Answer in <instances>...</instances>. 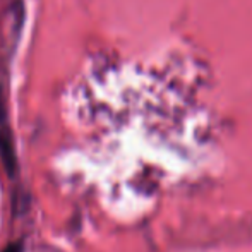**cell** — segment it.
<instances>
[{
	"label": "cell",
	"mask_w": 252,
	"mask_h": 252,
	"mask_svg": "<svg viewBox=\"0 0 252 252\" xmlns=\"http://www.w3.org/2000/svg\"><path fill=\"white\" fill-rule=\"evenodd\" d=\"M0 158L5 166V172L9 173V177H14L17 173V156H16V148H14V139L12 132L7 127L0 129Z\"/></svg>",
	"instance_id": "6da1fadb"
},
{
	"label": "cell",
	"mask_w": 252,
	"mask_h": 252,
	"mask_svg": "<svg viewBox=\"0 0 252 252\" xmlns=\"http://www.w3.org/2000/svg\"><path fill=\"white\" fill-rule=\"evenodd\" d=\"M2 252H23V242H21V240H17V242L7 244V246L3 247Z\"/></svg>",
	"instance_id": "7a4b0ae2"
},
{
	"label": "cell",
	"mask_w": 252,
	"mask_h": 252,
	"mask_svg": "<svg viewBox=\"0 0 252 252\" xmlns=\"http://www.w3.org/2000/svg\"><path fill=\"white\" fill-rule=\"evenodd\" d=\"M5 120V101H3V91L0 86V124Z\"/></svg>",
	"instance_id": "3957f363"
}]
</instances>
